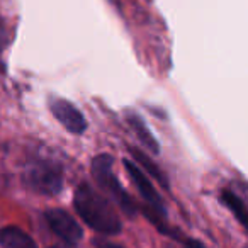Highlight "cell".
I'll list each match as a JSON object with an SVG mask.
<instances>
[{
  "label": "cell",
  "mask_w": 248,
  "mask_h": 248,
  "mask_svg": "<svg viewBox=\"0 0 248 248\" xmlns=\"http://www.w3.org/2000/svg\"><path fill=\"white\" fill-rule=\"evenodd\" d=\"M49 248H72V247L66 243V245H53V247H49Z\"/></svg>",
  "instance_id": "13"
},
{
  "label": "cell",
  "mask_w": 248,
  "mask_h": 248,
  "mask_svg": "<svg viewBox=\"0 0 248 248\" xmlns=\"http://www.w3.org/2000/svg\"><path fill=\"white\" fill-rule=\"evenodd\" d=\"M128 123L131 126V129L135 131V135L138 136L140 143L145 146L146 150H150L152 153H158L160 152V145L155 140L153 133L148 129V126L145 124V121L138 116V114H128Z\"/></svg>",
  "instance_id": "8"
},
{
  "label": "cell",
  "mask_w": 248,
  "mask_h": 248,
  "mask_svg": "<svg viewBox=\"0 0 248 248\" xmlns=\"http://www.w3.org/2000/svg\"><path fill=\"white\" fill-rule=\"evenodd\" d=\"M49 109H51V114L55 116V119L62 124L66 131L73 133V135H82L87 129V121L83 117V114L70 100L58 99V97L51 99Z\"/></svg>",
  "instance_id": "5"
},
{
  "label": "cell",
  "mask_w": 248,
  "mask_h": 248,
  "mask_svg": "<svg viewBox=\"0 0 248 248\" xmlns=\"http://www.w3.org/2000/svg\"><path fill=\"white\" fill-rule=\"evenodd\" d=\"M112 163H114V160L110 155H106V153L97 155L95 158L92 160V175H93V179H95L97 186L106 190V192L119 204V207L124 213L133 216V214L136 213V204L133 202L129 194L126 192V190L123 189V186L119 184V180H117L116 173H114V170H112Z\"/></svg>",
  "instance_id": "2"
},
{
  "label": "cell",
  "mask_w": 248,
  "mask_h": 248,
  "mask_svg": "<svg viewBox=\"0 0 248 248\" xmlns=\"http://www.w3.org/2000/svg\"><path fill=\"white\" fill-rule=\"evenodd\" d=\"M221 201H223L224 206L233 213V216L248 230V207L245 206L243 201H241L236 194L230 192V190H223V194H221Z\"/></svg>",
  "instance_id": "9"
},
{
  "label": "cell",
  "mask_w": 248,
  "mask_h": 248,
  "mask_svg": "<svg viewBox=\"0 0 248 248\" xmlns=\"http://www.w3.org/2000/svg\"><path fill=\"white\" fill-rule=\"evenodd\" d=\"M95 248H123L116 243H110V241L106 240H95Z\"/></svg>",
  "instance_id": "11"
},
{
  "label": "cell",
  "mask_w": 248,
  "mask_h": 248,
  "mask_svg": "<svg viewBox=\"0 0 248 248\" xmlns=\"http://www.w3.org/2000/svg\"><path fill=\"white\" fill-rule=\"evenodd\" d=\"M45 217H46V223L53 230V233L58 234L65 243L73 245L82 240V234H83L82 228H80V224L66 211L48 209L45 213Z\"/></svg>",
  "instance_id": "6"
},
{
  "label": "cell",
  "mask_w": 248,
  "mask_h": 248,
  "mask_svg": "<svg viewBox=\"0 0 248 248\" xmlns=\"http://www.w3.org/2000/svg\"><path fill=\"white\" fill-rule=\"evenodd\" d=\"M245 248H248V247H245Z\"/></svg>",
  "instance_id": "14"
},
{
  "label": "cell",
  "mask_w": 248,
  "mask_h": 248,
  "mask_svg": "<svg viewBox=\"0 0 248 248\" xmlns=\"http://www.w3.org/2000/svg\"><path fill=\"white\" fill-rule=\"evenodd\" d=\"M129 152H131L133 158H135V163L140 167V169H145L148 175H152L155 180H158V182L162 184L163 187H169V182H167V177H163L162 170H160L158 167H156L155 163L152 162V158H150V156L146 155V153L140 152V150H136V148H131Z\"/></svg>",
  "instance_id": "10"
},
{
  "label": "cell",
  "mask_w": 248,
  "mask_h": 248,
  "mask_svg": "<svg viewBox=\"0 0 248 248\" xmlns=\"http://www.w3.org/2000/svg\"><path fill=\"white\" fill-rule=\"evenodd\" d=\"M73 206L78 216L92 230L102 234H117L123 228L112 204L89 184H80L73 196Z\"/></svg>",
  "instance_id": "1"
},
{
  "label": "cell",
  "mask_w": 248,
  "mask_h": 248,
  "mask_svg": "<svg viewBox=\"0 0 248 248\" xmlns=\"http://www.w3.org/2000/svg\"><path fill=\"white\" fill-rule=\"evenodd\" d=\"M24 182L31 190L43 196H56L63 187L62 167L48 160L32 162L24 172Z\"/></svg>",
  "instance_id": "3"
},
{
  "label": "cell",
  "mask_w": 248,
  "mask_h": 248,
  "mask_svg": "<svg viewBox=\"0 0 248 248\" xmlns=\"http://www.w3.org/2000/svg\"><path fill=\"white\" fill-rule=\"evenodd\" d=\"M124 169H126V172H128L131 182L136 186L140 196H141L143 199H145V202L148 204V207H146L148 217L162 231H167V228L163 226V223H162L163 217H165V207H163L162 197H160V194L156 192V189L153 187L152 180H150L148 175L143 172V169H140L133 160H124Z\"/></svg>",
  "instance_id": "4"
},
{
  "label": "cell",
  "mask_w": 248,
  "mask_h": 248,
  "mask_svg": "<svg viewBox=\"0 0 248 248\" xmlns=\"http://www.w3.org/2000/svg\"><path fill=\"white\" fill-rule=\"evenodd\" d=\"M0 247L2 248H38L28 233L16 226H5L0 230Z\"/></svg>",
  "instance_id": "7"
},
{
  "label": "cell",
  "mask_w": 248,
  "mask_h": 248,
  "mask_svg": "<svg viewBox=\"0 0 248 248\" xmlns=\"http://www.w3.org/2000/svg\"><path fill=\"white\" fill-rule=\"evenodd\" d=\"M182 248H204V247L199 243V241H196V240H189L186 245H184Z\"/></svg>",
  "instance_id": "12"
}]
</instances>
